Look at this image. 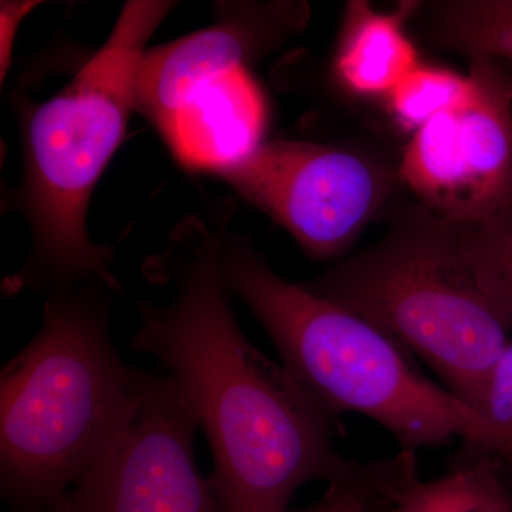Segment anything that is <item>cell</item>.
Wrapping results in <instances>:
<instances>
[{
  "instance_id": "1",
  "label": "cell",
  "mask_w": 512,
  "mask_h": 512,
  "mask_svg": "<svg viewBox=\"0 0 512 512\" xmlns=\"http://www.w3.org/2000/svg\"><path fill=\"white\" fill-rule=\"evenodd\" d=\"M220 229L191 218L148 259V281L171 293L138 303L131 348L156 357L194 414L225 511L288 512L303 485L355 483L362 464L336 448L338 420L242 332L221 274Z\"/></svg>"
},
{
  "instance_id": "2",
  "label": "cell",
  "mask_w": 512,
  "mask_h": 512,
  "mask_svg": "<svg viewBox=\"0 0 512 512\" xmlns=\"http://www.w3.org/2000/svg\"><path fill=\"white\" fill-rule=\"evenodd\" d=\"M177 6L128 0L103 46L49 100L19 104L23 170L10 204L25 218L30 248L6 293H50L99 282L123 292L113 249L87 228L94 188L136 111V72L148 40Z\"/></svg>"
},
{
  "instance_id": "3",
  "label": "cell",
  "mask_w": 512,
  "mask_h": 512,
  "mask_svg": "<svg viewBox=\"0 0 512 512\" xmlns=\"http://www.w3.org/2000/svg\"><path fill=\"white\" fill-rule=\"evenodd\" d=\"M110 286L47 295L42 328L0 375V484L25 512H62L74 484L133 420L148 373L110 333Z\"/></svg>"
},
{
  "instance_id": "4",
  "label": "cell",
  "mask_w": 512,
  "mask_h": 512,
  "mask_svg": "<svg viewBox=\"0 0 512 512\" xmlns=\"http://www.w3.org/2000/svg\"><path fill=\"white\" fill-rule=\"evenodd\" d=\"M218 258L229 293L248 306L282 365L333 419L362 414L410 453L463 439L497 456L483 417L424 375L392 336L286 281L245 235L221 227Z\"/></svg>"
},
{
  "instance_id": "5",
  "label": "cell",
  "mask_w": 512,
  "mask_h": 512,
  "mask_svg": "<svg viewBox=\"0 0 512 512\" xmlns=\"http://www.w3.org/2000/svg\"><path fill=\"white\" fill-rule=\"evenodd\" d=\"M303 286L392 336L478 413L511 336L468 265L458 224L409 202L375 244Z\"/></svg>"
},
{
  "instance_id": "6",
  "label": "cell",
  "mask_w": 512,
  "mask_h": 512,
  "mask_svg": "<svg viewBox=\"0 0 512 512\" xmlns=\"http://www.w3.org/2000/svg\"><path fill=\"white\" fill-rule=\"evenodd\" d=\"M318 262L340 261L396 190L373 158L309 140L262 141L212 173Z\"/></svg>"
},
{
  "instance_id": "7",
  "label": "cell",
  "mask_w": 512,
  "mask_h": 512,
  "mask_svg": "<svg viewBox=\"0 0 512 512\" xmlns=\"http://www.w3.org/2000/svg\"><path fill=\"white\" fill-rule=\"evenodd\" d=\"M471 99L414 131L397 168L416 202L458 225L494 217L512 202V73L473 62Z\"/></svg>"
},
{
  "instance_id": "8",
  "label": "cell",
  "mask_w": 512,
  "mask_h": 512,
  "mask_svg": "<svg viewBox=\"0 0 512 512\" xmlns=\"http://www.w3.org/2000/svg\"><path fill=\"white\" fill-rule=\"evenodd\" d=\"M198 430L170 377L148 373L133 420L64 504L74 512H227L198 470Z\"/></svg>"
},
{
  "instance_id": "9",
  "label": "cell",
  "mask_w": 512,
  "mask_h": 512,
  "mask_svg": "<svg viewBox=\"0 0 512 512\" xmlns=\"http://www.w3.org/2000/svg\"><path fill=\"white\" fill-rule=\"evenodd\" d=\"M311 20L302 0L215 2L208 28L148 49L136 72V111L161 138L201 90L264 59Z\"/></svg>"
},
{
  "instance_id": "10",
  "label": "cell",
  "mask_w": 512,
  "mask_h": 512,
  "mask_svg": "<svg viewBox=\"0 0 512 512\" xmlns=\"http://www.w3.org/2000/svg\"><path fill=\"white\" fill-rule=\"evenodd\" d=\"M268 104L249 69L201 90L175 117L163 141L178 164L212 174L264 141Z\"/></svg>"
},
{
  "instance_id": "11",
  "label": "cell",
  "mask_w": 512,
  "mask_h": 512,
  "mask_svg": "<svg viewBox=\"0 0 512 512\" xmlns=\"http://www.w3.org/2000/svg\"><path fill=\"white\" fill-rule=\"evenodd\" d=\"M491 456L424 481L417 473L416 453L400 451L365 464L359 490L370 512H512L511 494Z\"/></svg>"
},
{
  "instance_id": "12",
  "label": "cell",
  "mask_w": 512,
  "mask_h": 512,
  "mask_svg": "<svg viewBox=\"0 0 512 512\" xmlns=\"http://www.w3.org/2000/svg\"><path fill=\"white\" fill-rule=\"evenodd\" d=\"M335 74L359 96L389 97L420 64L416 46L404 29L409 3L397 13L377 12L363 0L349 2L343 16Z\"/></svg>"
},
{
  "instance_id": "13",
  "label": "cell",
  "mask_w": 512,
  "mask_h": 512,
  "mask_svg": "<svg viewBox=\"0 0 512 512\" xmlns=\"http://www.w3.org/2000/svg\"><path fill=\"white\" fill-rule=\"evenodd\" d=\"M427 42L473 62L512 60V0H433L413 3Z\"/></svg>"
},
{
  "instance_id": "14",
  "label": "cell",
  "mask_w": 512,
  "mask_h": 512,
  "mask_svg": "<svg viewBox=\"0 0 512 512\" xmlns=\"http://www.w3.org/2000/svg\"><path fill=\"white\" fill-rule=\"evenodd\" d=\"M458 227L468 265L512 339V202L488 220Z\"/></svg>"
},
{
  "instance_id": "15",
  "label": "cell",
  "mask_w": 512,
  "mask_h": 512,
  "mask_svg": "<svg viewBox=\"0 0 512 512\" xmlns=\"http://www.w3.org/2000/svg\"><path fill=\"white\" fill-rule=\"evenodd\" d=\"M473 93L470 73L420 63L387 99L396 120L414 133L439 114L466 104Z\"/></svg>"
},
{
  "instance_id": "16",
  "label": "cell",
  "mask_w": 512,
  "mask_h": 512,
  "mask_svg": "<svg viewBox=\"0 0 512 512\" xmlns=\"http://www.w3.org/2000/svg\"><path fill=\"white\" fill-rule=\"evenodd\" d=\"M497 443V456L512 458V339L498 357L478 407Z\"/></svg>"
},
{
  "instance_id": "17",
  "label": "cell",
  "mask_w": 512,
  "mask_h": 512,
  "mask_svg": "<svg viewBox=\"0 0 512 512\" xmlns=\"http://www.w3.org/2000/svg\"><path fill=\"white\" fill-rule=\"evenodd\" d=\"M42 5L37 0H2L0 3V79L5 80L12 66L16 37L23 20Z\"/></svg>"
},
{
  "instance_id": "18",
  "label": "cell",
  "mask_w": 512,
  "mask_h": 512,
  "mask_svg": "<svg viewBox=\"0 0 512 512\" xmlns=\"http://www.w3.org/2000/svg\"><path fill=\"white\" fill-rule=\"evenodd\" d=\"M288 512H370V510L356 484L339 481V483H330L326 493L315 504Z\"/></svg>"
},
{
  "instance_id": "19",
  "label": "cell",
  "mask_w": 512,
  "mask_h": 512,
  "mask_svg": "<svg viewBox=\"0 0 512 512\" xmlns=\"http://www.w3.org/2000/svg\"><path fill=\"white\" fill-rule=\"evenodd\" d=\"M62 512H74L72 508L67 507L66 504H64L63 511Z\"/></svg>"
},
{
  "instance_id": "20",
  "label": "cell",
  "mask_w": 512,
  "mask_h": 512,
  "mask_svg": "<svg viewBox=\"0 0 512 512\" xmlns=\"http://www.w3.org/2000/svg\"><path fill=\"white\" fill-rule=\"evenodd\" d=\"M507 64H508V66H510V67H511V69H512V60H510V62H507Z\"/></svg>"
}]
</instances>
